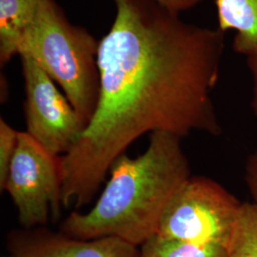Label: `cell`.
Here are the masks:
<instances>
[{"mask_svg":"<svg viewBox=\"0 0 257 257\" xmlns=\"http://www.w3.org/2000/svg\"><path fill=\"white\" fill-rule=\"evenodd\" d=\"M116 15L99 41L100 91L78 142L60 156L62 204L91 203L110 166L146 133L222 132L211 93L225 33L188 23L156 0H113Z\"/></svg>","mask_w":257,"mask_h":257,"instance_id":"cell-1","label":"cell"},{"mask_svg":"<svg viewBox=\"0 0 257 257\" xmlns=\"http://www.w3.org/2000/svg\"><path fill=\"white\" fill-rule=\"evenodd\" d=\"M110 179L92 209L73 211L59 226L77 239L114 236L140 247L156 233L166 206L190 177L181 138L152 133L146 151L136 158L126 154L110 166Z\"/></svg>","mask_w":257,"mask_h":257,"instance_id":"cell-2","label":"cell"},{"mask_svg":"<svg viewBox=\"0 0 257 257\" xmlns=\"http://www.w3.org/2000/svg\"><path fill=\"white\" fill-rule=\"evenodd\" d=\"M99 42L74 26L54 0H42L21 39L19 55L31 56L54 81L88 125L95 111L100 76Z\"/></svg>","mask_w":257,"mask_h":257,"instance_id":"cell-3","label":"cell"},{"mask_svg":"<svg viewBox=\"0 0 257 257\" xmlns=\"http://www.w3.org/2000/svg\"><path fill=\"white\" fill-rule=\"evenodd\" d=\"M243 203L206 176H190L172 196L156 234L228 248Z\"/></svg>","mask_w":257,"mask_h":257,"instance_id":"cell-4","label":"cell"},{"mask_svg":"<svg viewBox=\"0 0 257 257\" xmlns=\"http://www.w3.org/2000/svg\"><path fill=\"white\" fill-rule=\"evenodd\" d=\"M60 156L42 147L27 132H19L18 146L1 191L9 193L23 229L58 220L62 205Z\"/></svg>","mask_w":257,"mask_h":257,"instance_id":"cell-5","label":"cell"},{"mask_svg":"<svg viewBox=\"0 0 257 257\" xmlns=\"http://www.w3.org/2000/svg\"><path fill=\"white\" fill-rule=\"evenodd\" d=\"M25 80L28 134L55 156L67 155L87 127L55 81L27 55H20Z\"/></svg>","mask_w":257,"mask_h":257,"instance_id":"cell-6","label":"cell"},{"mask_svg":"<svg viewBox=\"0 0 257 257\" xmlns=\"http://www.w3.org/2000/svg\"><path fill=\"white\" fill-rule=\"evenodd\" d=\"M7 249L14 257L139 256L138 246L118 237L77 239L44 227L11 230Z\"/></svg>","mask_w":257,"mask_h":257,"instance_id":"cell-7","label":"cell"},{"mask_svg":"<svg viewBox=\"0 0 257 257\" xmlns=\"http://www.w3.org/2000/svg\"><path fill=\"white\" fill-rule=\"evenodd\" d=\"M218 29L234 31L232 49L247 55L257 47V0H215Z\"/></svg>","mask_w":257,"mask_h":257,"instance_id":"cell-8","label":"cell"},{"mask_svg":"<svg viewBox=\"0 0 257 257\" xmlns=\"http://www.w3.org/2000/svg\"><path fill=\"white\" fill-rule=\"evenodd\" d=\"M42 0H0V63L19 55V45Z\"/></svg>","mask_w":257,"mask_h":257,"instance_id":"cell-9","label":"cell"},{"mask_svg":"<svg viewBox=\"0 0 257 257\" xmlns=\"http://www.w3.org/2000/svg\"><path fill=\"white\" fill-rule=\"evenodd\" d=\"M228 248L221 246L198 245L157 234L145 241L138 257H227Z\"/></svg>","mask_w":257,"mask_h":257,"instance_id":"cell-10","label":"cell"},{"mask_svg":"<svg viewBox=\"0 0 257 257\" xmlns=\"http://www.w3.org/2000/svg\"><path fill=\"white\" fill-rule=\"evenodd\" d=\"M227 257H257V205L253 202L243 203Z\"/></svg>","mask_w":257,"mask_h":257,"instance_id":"cell-11","label":"cell"},{"mask_svg":"<svg viewBox=\"0 0 257 257\" xmlns=\"http://www.w3.org/2000/svg\"><path fill=\"white\" fill-rule=\"evenodd\" d=\"M19 131L10 126L9 124L1 118L0 119V188L1 190L6 182L10 166L15 156Z\"/></svg>","mask_w":257,"mask_h":257,"instance_id":"cell-12","label":"cell"},{"mask_svg":"<svg viewBox=\"0 0 257 257\" xmlns=\"http://www.w3.org/2000/svg\"><path fill=\"white\" fill-rule=\"evenodd\" d=\"M245 182L253 201L257 205V153L248 156L245 165Z\"/></svg>","mask_w":257,"mask_h":257,"instance_id":"cell-13","label":"cell"},{"mask_svg":"<svg viewBox=\"0 0 257 257\" xmlns=\"http://www.w3.org/2000/svg\"><path fill=\"white\" fill-rule=\"evenodd\" d=\"M247 64L252 77V99L251 109L257 119V47L247 56Z\"/></svg>","mask_w":257,"mask_h":257,"instance_id":"cell-14","label":"cell"},{"mask_svg":"<svg viewBox=\"0 0 257 257\" xmlns=\"http://www.w3.org/2000/svg\"><path fill=\"white\" fill-rule=\"evenodd\" d=\"M159 4L167 9L180 14L184 11L193 9L196 7L202 0H156Z\"/></svg>","mask_w":257,"mask_h":257,"instance_id":"cell-15","label":"cell"},{"mask_svg":"<svg viewBox=\"0 0 257 257\" xmlns=\"http://www.w3.org/2000/svg\"><path fill=\"white\" fill-rule=\"evenodd\" d=\"M3 257H14L13 255H7V256H3Z\"/></svg>","mask_w":257,"mask_h":257,"instance_id":"cell-16","label":"cell"}]
</instances>
